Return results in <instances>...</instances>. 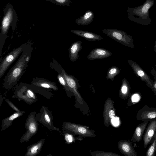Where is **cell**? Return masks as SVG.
<instances>
[{
  "mask_svg": "<svg viewBox=\"0 0 156 156\" xmlns=\"http://www.w3.org/2000/svg\"><path fill=\"white\" fill-rule=\"evenodd\" d=\"M33 47L31 43H28L19 58L5 76L3 87L10 89L18 82L27 67L32 55Z\"/></svg>",
  "mask_w": 156,
  "mask_h": 156,
  "instance_id": "cell-1",
  "label": "cell"
},
{
  "mask_svg": "<svg viewBox=\"0 0 156 156\" xmlns=\"http://www.w3.org/2000/svg\"><path fill=\"white\" fill-rule=\"evenodd\" d=\"M3 16L1 22L0 33V55H1L3 47L7 33L10 27L13 33L16 28L18 20L17 14L12 4L8 3L3 9Z\"/></svg>",
  "mask_w": 156,
  "mask_h": 156,
  "instance_id": "cell-2",
  "label": "cell"
},
{
  "mask_svg": "<svg viewBox=\"0 0 156 156\" xmlns=\"http://www.w3.org/2000/svg\"><path fill=\"white\" fill-rule=\"evenodd\" d=\"M154 0H147L142 5L133 8H128V18L137 23L147 25L151 23L149 10L154 4Z\"/></svg>",
  "mask_w": 156,
  "mask_h": 156,
  "instance_id": "cell-3",
  "label": "cell"
},
{
  "mask_svg": "<svg viewBox=\"0 0 156 156\" xmlns=\"http://www.w3.org/2000/svg\"><path fill=\"white\" fill-rule=\"evenodd\" d=\"M13 93L12 96L13 98H17L19 101H23L29 105L33 104L38 100L36 93L32 89L31 84L21 83L16 86Z\"/></svg>",
  "mask_w": 156,
  "mask_h": 156,
  "instance_id": "cell-4",
  "label": "cell"
},
{
  "mask_svg": "<svg viewBox=\"0 0 156 156\" xmlns=\"http://www.w3.org/2000/svg\"><path fill=\"white\" fill-rule=\"evenodd\" d=\"M35 111L30 112L28 115L25 124L26 131L21 137L20 143L28 142L30 138L35 135L38 130V124L36 116Z\"/></svg>",
  "mask_w": 156,
  "mask_h": 156,
  "instance_id": "cell-5",
  "label": "cell"
},
{
  "mask_svg": "<svg viewBox=\"0 0 156 156\" xmlns=\"http://www.w3.org/2000/svg\"><path fill=\"white\" fill-rule=\"evenodd\" d=\"M102 32L110 38L125 46L135 48L132 37L123 31L110 28L104 29Z\"/></svg>",
  "mask_w": 156,
  "mask_h": 156,
  "instance_id": "cell-6",
  "label": "cell"
},
{
  "mask_svg": "<svg viewBox=\"0 0 156 156\" xmlns=\"http://www.w3.org/2000/svg\"><path fill=\"white\" fill-rule=\"evenodd\" d=\"M27 43L24 44L8 54L0 62V78L1 79L11 65L21 54Z\"/></svg>",
  "mask_w": 156,
  "mask_h": 156,
  "instance_id": "cell-7",
  "label": "cell"
},
{
  "mask_svg": "<svg viewBox=\"0 0 156 156\" xmlns=\"http://www.w3.org/2000/svg\"><path fill=\"white\" fill-rule=\"evenodd\" d=\"M36 116L38 121L46 128L60 133L59 129L54 126L52 112L47 107L42 106L40 112L37 113Z\"/></svg>",
  "mask_w": 156,
  "mask_h": 156,
  "instance_id": "cell-8",
  "label": "cell"
},
{
  "mask_svg": "<svg viewBox=\"0 0 156 156\" xmlns=\"http://www.w3.org/2000/svg\"><path fill=\"white\" fill-rule=\"evenodd\" d=\"M127 62L132 68L135 74L139 77L142 81L146 82L147 86L152 89L154 82L150 78L149 76L135 62L128 59Z\"/></svg>",
  "mask_w": 156,
  "mask_h": 156,
  "instance_id": "cell-9",
  "label": "cell"
},
{
  "mask_svg": "<svg viewBox=\"0 0 156 156\" xmlns=\"http://www.w3.org/2000/svg\"><path fill=\"white\" fill-rule=\"evenodd\" d=\"M136 118L138 120L142 121L156 119V108L145 105L137 113Z\"/></svg>",
  "mask_w": 156,
  "mask_h": 156,
  "instance_id": "cell-10",
  "label": "cell"
},
{
  "mask_svg": "<svg viewBox=\"0 0 156 156\" xmlns=\"http://www.w3.org/2000/svg\"><path fill=\"white\" fill-rule=\"evenodd\" d=\"M31 84L49 91H57L58 90L56 83L44 78H34L31 81Z\"/></svg>",
  "mask_w": 156,
  "mask_h": 156,
  "instance_id": "cell-11",
  "label": "cell"
},
{
  "mask_svg": "<svg viewBox=\"0 0 156 156\" xmlns=\"http://www.w3.org/2000/svg\"><path fill=\"white\" fill-rule=\"evenodd\" d=\"M156 132V119L151 120L146 128L143 136L144 145L145 149L153 138Z\"/></svg>",
  "mask_w": 156,
  "mask_h": 156,
  "instance_id": "cell-12",
  "label": "cell"
},
{
  "mask_svg": "<svg viewBox=\"0 0 156 156\" xmlns=\"http://www.w3.org/2000/svg\"><path fill=\"white\" fill-rule=\"evenodd\" d=\"M112 53L109 51L102 48L93 49L87 56L88 59L93 60L107 58L110 56Z\"/></svg>",
  "mask_w": 156,
  "mask_h": 156,
  "instance_id": "cell-13",
  "label": "cell"
},
{
  "mask_svg": "<svg viewBox=\"0 0 156 156\" xmlns=\"http://www.w3.org/2000/svg\"><path fill=\"white\" fill-rule=\"evenodd\" d=\"M150 121L149 120L144 121L136 126L132 138V141L139 142L142 139L147 126Z\"/></svg>",
  "mask_w": 156,
  "mask_h": 156,
  "instance_id": "cell-14",
  "label": "cell"
},
{
  "mask_svg": "<svg viewBox=\"0 0 156 156\" xmlns=\"http://www.w3.org/2000/svg\"><path fill=\"white\" fill-rule=\"evenodd\" d=\"M45 138L41 139L38 141L28 146L25 156H35L41 151L44 144Z\"/></svg>",
  "mask_w": 156,
  "mask_h": 156,
  "instance_id": "cell-15",
  "label": "cell"
},
{
  "mask_svg": "<svg viewBox=\"0 0 156 156\" xmlns=\"http://www.w3.org/2000/svg\"><path fill=\"white\" fill-rule=\"evenodd\" d=\"M82 41H78L73 43L70 47L69 50V55L70 60L74 62L79 57V53L82 48Z\"/></svg>",
  "mask_w": 156,
  "mask_h": 156,
  "instance_id": "cell-16",
  "label": "cell"
},
{
  "mask_svg": "<svg viewBox=\"0 0 156 156\" xmlns=\"http://www.w3.org/2000/svg\"><path fill=\"white\" fill-rule=\"evenodd\" d=\"M70 32L89 41H100L103 38L99 35L89 31L73 30Z\"/></svg>",
  "mask_w": 156,
  "mask_h": 156,
  "instance_id": "cell-17",
  "label": "cell"
},
{
  "mask_svg": "<svg viewBox=\"0 0 156 156\" xmlns=\"http://www.w3.org/2000/svg\"><path fill=\"white\" fill-rule=\"evenodd\" d=\"M25 112L21 111L20 112H15L9 116L4 119L2 121L1 131H3L10 127L13 121L16 119L22 116Z\"/></svg>",
  "mask_w": 156,
  "mask_h": 156,
  "instance_id": "cell-18",
  "label": "cell"
},
{
  "mask_svg": "<svg viewBox=\"0 0 156 156\" xmlns=\"http://www.w3.org/2000/svg\"><path fill=\"white\" fill-rule=\"evenodd\" d=\"M94 13L91 10H87L82 16L76 19V23L79 25H87L90 24L94 18Z\"/></svg>",
  "mask_w": 156,
  "mask_h": 156,
  "instance_id": "cell-19",
  "label": "cell"
},
{
  "mask_svg": "<svg viewBox=\"0 0 156 156\" xmlns=\"http://www.w3.org/2000/svg\"><path fill=\"white\" fill-rule=\"evenodd\" d=\"M122 149L126 154L129 156H137V153L133 148L130 142L124 141L122 142Z\"/></svg>",
  "mask_w": 156,
  "mask_h": 156,
  "instance_id": "cell-20",
  "label": "cell"
},
{
  "mask_svg": "<svg viewBox=\"0 0 156 156\" xmlns=\"http://www.w3.org/2000/svg\"><path fill=\"white\" fill-rule=\"evenodd\" d=\"M31 85L32 89L35 93L40 94L47 99H50L54 96V94L50 91L45 90L35 85L31 84Z\"/></svg>",
  "mask_w": 156,
  "mask_h": 156,
  "instance_id": "cell-21",
  "label": "cell"
},
{
  "mask_svg": "<svg viewBox=\"0 0 156 156\" xmlns=\"http://www.w3.org/2000/svg\"><path fill=\"white\" fill-rule=\"evenodd\" d=\"M120 72V69L117 67L114 66L111 67L107 72L106 76L107 79L110 80L113 82L115 77L119 74Z\"/></svg>",
  "mask_w": 156,
  "mask_h": 156,
  "instance_id": "cell-22",
  "label": "cell"
},
{
  "mask_svg": "<svg viewBox=\"0 0 156 156\" xmlns=\"http://www.w3.org/2000/svg\"><path fill=\"white\" fill-rule=\"evenodd\" d=\"M130 86L128 81L126 78H124L122 81L120 90L121 93L125 96H128L130 93Z\"/></svg>",
  "mask_w": 156,
  "mask_h": 156,
  "instance_id": "cell-23",
  "label": "cell"
},
{
  "mask_svg": "<svg viewBox=\"0 0 156 156\" xmlns=\"http://www.w3.org/2000/svg\"><path fill=\"white\" fill-rule=\"evenodd\" d=\"M57 76L58 80L60 84L63 87L64 89L67 92L70 91L66 80L62 74L60 72L58 73Z\"/></svg>",
  "mask_w": 156,
  "mask_h": 156,
  "instance_id": "cell-24",
  "label": "cell"
},
{
  "mask_svg": "<svg viewBox=\"0 0 156 156\" xmlns=\"http://www.w3.org/2000/svg\"><path fill=\"white\" fill-rule=\"evenodd\" d=\"M153 142L150 147L147 150L146 156H154L156 152V136L154 137Z\"/></svg>",
  "mask_w": 156,
  "mask_h": 156,
  "instance_id": "cell-25",
  "label": "cell"
},
{
  "mask_svg": "<svg viewBox=\"0 0 156 156\" xmlns=\"http://www.w3.org/2000/svg\"><path fill=\"white\" fill-rule=\"evenodd\" d=\"M142 96L141 94L136 92L133 94L131 96L130 100L131 105H133L139 102L141 99Z\"/></svg>",
  "mask_w": 156,
  "mask_h": 156,
  "instance_id": "cell-26",
  "label": "cell"
},
{
  "mask_svg": "<svg viewBox=\"0 0 156 156\" xmlns=\"http://www.w3.org/2000/svg\"><path fill=\"white\" fill-rule=\"evenodd\" d=\"M58 5L69 6L72 0H54Z\"/></svg>",
  "mask_w": 156,
  "mask_h": 156,
  "instance_id": "cell-27",
  "label": "cell"
},
{
  "mask_svg": "<svg viewBox=\"0 0 156 156\" xmlns=\"http://www.w3.org/2000/svg\"><path fill=\"white\" fill-rule=\"evenodd\" d=\"M5 100L8 105L15 112H20L21 110L9 99L5 98Z\"/></svg>",
  "mask_w": 156,
  "mask_h": 156,
  "instance_id": "cell-28",
  "label": "cell"
},
{
  "mask_svg": "<svg viewBox=\"0 0 156 156\" xmlns=\"http://www.w3.org/2000/svg\"><path fill=\"white\" fill-rule=\"evenodd\" d=\"M65 139L67 142L71 143L73 141L72 136L68 134H66L65 135Z\"/></svg>",
  "mask_w": 156,
  "mask_h": 156,
  "instance_id": "cell-29",
  "label": "cell"
},
{
  "mask_svg": "<svg viewBox=\"0 0 156 156\" xmlns=\"http://www.w3.org/2000/svg\"><path fill=\"white\" fill-rule=\"evenodd\" d=\"M112 122L113 124L115 126H118L119 124V122L118 118H114L112 119Z\"/></svg>",
  "mask_w": 156,
  "mask_h": 156,
  "instance_id": "cell-30",
  "label": "cell"
},
{
  "mask_svg": "<svg viewBox=\"0 0 156 156\" xmlns=\"http://www.w3.org/2000/svg\"><path fill=\"white\" fill-rule=\"evenodd\" d=\"M78 131L80 133L83 134L87 132L86 129L83 127H80L78 128Z\"/></svg>",
  "mask_w": 156,
  "mask_h": 156,
  "instance_id": "cell-31",
  "label": "cell"
},
{
  "mask_svg": "<svg viewBox=\"0 0 156 156\" xmlns=\"http://www.w3.org/2000/svg\"><path fill=\"white\" fill-rule=\"evenodd\" d=\"M151 90L154 92V94L156 95V79L155 80L153 83L152 88Z\"/></svg>",
  "mask_w": 156,
  "mask_h": 156,
  "instance_id": "cell-32",
  "label": "cell"
},
{
  "mask_svg": "<svg viewBox=\"0 0 156 156\" xmlns=\"http://www.w3.org/2000/svg\"><path fill=\"white\" fill-rule=\"evenodd\" d=\"M109 115L110 118H113L115 115L114 112L113 110H111L109 112Z\"/></svg>",
  "mask_w": 156,
  "mask_h": 156,
  "instance_id": "cell-33",
  "label": "cell"
},
{
  "mask_svg": "<svg viewBox=\"0 0 156 156\" xmlns=\"http://www.w3.org/2000/svg\"><path fill=\"white\" fill-rule=\"evenodd\" d=\"M2 101H3V99H2V96L1 95H0V107L1 106V105H2Z\"/></svg>",
  "mask_w": 156,
  "mask_h": 156,
  "instance_id": "cell-34",
  "label": "cell"
},
{
  "mask_svg": "<svg viewBox=\"0 0 156 156\" xmlns=\"http://www.w3.org/2000/svg\"><path fill=\"white\" fill-rule=\"evenodd\" d=\"M47 1L51 2L53 4H55V2L54 0H45Z\"/></svg>",
  "mask_w": 156,
  "mask_h": 156,
  "instance_id": "cell-35",
  "label": "cell"
},
{
  "mask_svg": "<svg viewBox=\"0 0 156 156\" xmlns=\"http://www.w3.org/2000/svg\"><path fill=\"white\" fill-rule=\"evenodd\" d=\"M154 49L156 53V41L155 42L154 44Z\"/></svg>",
  "mask_w": 156,
  "mask_h": 156,
  "instance_id": "cell-36",
  "label": "cell"
},
{
  "mask_svg": "<svg viewBox=\"0 0 156 156\" xmlns=\"http://www.w3.org/2000/svg\"><path fill=\"white\" fill-rule=\"evenodd\" d=\"M156 136V132H155V134H154V136Z\"/></svg>",
  "mask_w": 156,
  "mask_h": 156,
  "instance_id": "cell-37",
  "label": "cell"
},
{
  "mask_svg": "<svg viewBox=\"0 0 156 156\" xmlns=\"http://www.w3.org/2000/svg\"></svg>",
  "mask_w": 156,
  "mask_h": 156,
  "instance_id": "cell-38",
  "label": "cell"
},
{
  "mask_svg": "<svg viewBox=\"0 0 156 156\" xmlns=\"http://www.w3.org/2000/svg\"></svg>",
  "mask_w": 156,
  "mask_h": 156,
  "instance_id": "cell-39",
  "label": "cell"
}]
</instances>
